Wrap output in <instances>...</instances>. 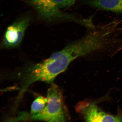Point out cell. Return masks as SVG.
<instances>
[{
	"instance_id": "7a4b0ae2",
	"label": "cell",
	"mask_w": 122,
	"mask_h": 122,
	"mask_svg": "<svg viewBox=\"0 0 122 122\" xmlns=\"http://www.w3.org/2000/svg\"><path fill=\"white\" fill-rule=\"evenodd\" d=\"M47 102L42 111L30 115V120L48 122H65L68 118L63 96L59 87L51 83L47 91Z\"/></svg>"
},
{
	"instance_id": "6da1fadb",
	"label": "cell",
	"mask_w": 122,
	"mask_h": 122,
	"mask_svg": "<svg viewBox=\"0 0 122 122\" xmlns=\"http://www.w3.org/2000/svg\"><path fill=\"white\" fill-rule=\"evenodd\" d=\"M70 64L61 50L53 53L46 60L25 68L21 73V93L30 85L37 81L52 83L59 74L64 71Z\"/></svg>"
},
{
	"instance_id": "8992f818",
	"label": "cell",
	"mask_w": 122,
	"mask_h": 122,
	"mask_svg": "<svg viewBox=\"0 0 122 122\" xmlns=\"http://www.w3.org/2000/svg\"><path fill=\"white\" fill-rule=\"evenodd\" d=\"M85 3L96 8L122 13V0H86Z\"/></svg>"
},
{
	"instance_id": "277c9868",
	"label": "cell",
	"mask_w": 122,
	"mask_h": 122,
	"mask_svg": "<svg viewBox=\"0 0 122 122\" xmlns=\"http://www.w3.org/2000/svg\"><path fill=\"white\" fill-rule=\"evenodd\" d=\"M76 109L87 122H122V109L119 106L116 115L105 112L95 103L87 102H80Z\"/></svg>"
},
{
	"instance_id": "5b68a950",
	"label": "cell",
	"mask_w": 122,
	"mask_h": 122,
	"mask_svg": "<svg viewBox=\"0 0 122 122\" xmlns=\"http://www.w3.org/2000/svg\"><path fill=\"white\" fill-rule=\"evenodd\" d=\"M30 21V18L28 17H22L8 27L1 43V48L9 49L19 46Z\"/></svg>"
},
{
	"instance_id": "52a82bcc",
	"label": "cell",
	"mask_w": 122,
	"mask_h": 122,
	"mask_svg": "<svg viewBox=\"0 0 122 122\" xmlns=\"http://www.w3.org/2000/svg\"><path fill=\"white\" fill-rule=\"evenodd\" d=\"M47 98L42 96L38 97L32 103L30 115L37 113L45 108L47 102Z\"/></svg>"
},
{
	"instance_id": "3957f363",
	"label": "cell",
	"mask_w": 122,
	"mask_h": 122,
	"mask_svg": "<svg viewBox=\"0 0 122 122\" xmlns=\"http://www.w3.org/2000/svg\"><path fill=\"white\" fill-rule=\"evenodd\" d=\"M41 18L49 22L69 20L81 24L83 18L61 11L53 0H28Z\"/></svg>"
},
{
	"instance_id": "ba28073f",
	"label": "cell",
	"mask_w": 122,
	"mask_h": 122,
	"mask_svg": "<svg viewBox=\"0 0 122 122\" xmlns=\"http://www.w3.org/2000/svg\"><path fill=\"white\" fill-rule=\"evenodd\" d=\"M59 9L68 8L74 4L76 0H53Z\"/></svg>"
}]
</instances>
